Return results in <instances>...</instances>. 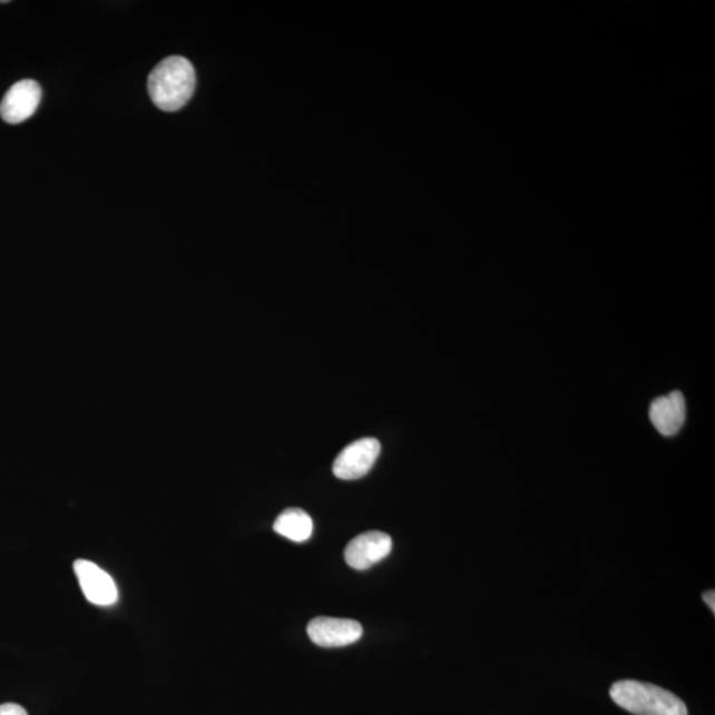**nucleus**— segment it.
I'll use <instances>...</instances> for the list:
<instances>
[{"instance_id": "nucleus-10", "label": "nucleus", "mask_w": 715, "mask_h": 715, "mask_svg": "<svg viewBox=\"0 0 715 715\" xmlns=\"http://www.w3.org/2000/svg\"><path fill=\"white\" fill-rule=\"evenodd\" d=\"M0 715H28V713L18 704H3L0 705Z\"/></svg>"}, {"instance_id": "nucleus-11", "label": "nucleus", "mask_w": 715, "mask_h": 715, "mask_svg": "<svg viewBox=\"0 0 715 715\" xmlns=\"http://www.w3.org/2000/svg\"><path fill=\"white\" fill-rule=\"evenodd\" d=\"M703 598H704L707 607H709L712 609V613H715V594H714V591L713 590L712 591H706L703 595Z\"/></svg>"}, {"instance_id": "nucleus-8", "label": "nucleus", "mask_w": 715, "mask_h": 715, "mask_svg": "<svg viewBox=\"0 0 715 715\" xmlns=\"http://www.w3.org/2000/svg\"><path fill=\"white\" fill-rule=\"evenodd\" d=\"M649 418L655 429L664 437H673L685 423L686 404L682 392L673 391L669 395L655 399L650 404Z\"/></svg>"}, {"instance_id": "nucleus-7", "label": "nucleus", "mask_w": 715, "mask_h": 715, "mask_svg": "<svg viewBox=\"0 0 715 715\" xmlns=\"http://www.w3.org/2000/svg\"><path fill=\"white\" fill-rule=\"evenodd\" d=\"M41 101V88L35 80H22L13 84L0 104V116L9 124L25 123L38 110Z\"/></svg>"}, {"instance_id": "nucleus-6", "label": "nucleus", "mask_w": 715, "mask_h": 715, "mask_svg": "<svg viewBox=\"0 0 715 715\" xmlns=\"http://www.w3.org/2000/svg\"><path fill=\"white\" fill-rule=\"evenodd\" d=\"M392 539L382 531H368L358 536L345 550L346 564L355 570H368L389 556Z\"/></svg>"}, {"instance_id": "nucleus-2", "label": "nucleus", "mask_w": 715, "mask_h": 715, "mask_svg": "<svg viewBox=\"0 0 715 715\" xmlns=\"http://www.w3.org/2000/svg\"><path fill=\"white\" fill-rule=\"evenodd\" d=\"M616 705L635 715H688V707L660 686L623 679L609 689Z\"/></svg>"}, {"instance_id": "nucleus-3", "label": "nucleus", "mask_w": 715, "mask_h": 715, "mask_svg": "<svg viewBox=\"0 0 715 715\" xmlns=\"http://www.w3.org/2000/svg\"><path fill=\"white\" fill-rule=\"evenodd\" d=\"M381 454V443L374 438L354 441L343 450L333 464V473L341 480H356L366 476Z\"/></svg>"}, {"instance_id": "nucleus-4", "label": "nucleus", "mask_w": 715, "mask_h": 715, "mask_svg": "<svg viewBox=\"0 0 715 715\" xmlns=\"http://www.w3.org/2000/svg\"><path fill=\"white\" fill-rule=\"evenodd\" d=\"M307 635L319 647L339 648L360 640L363 628L360 623L352 619L320 616L307 624Z\"/></svg>"}, {"instance_id": "nucleus-5", "label": "nucleus", "mask_w": 715, "mask_h": 715, "mask_svg": "<svg viewBox=\"0 0 715 715\" xmlns=\"http://www.w3.org/2000/svg\"><path fill=\"white\" fill-rule=\"evenodd\" d=\"M74 570L79 585L88 601L96 606H111L118 599L115 580L94 562L77 559Z\"/></svg>"}, {"instance_id": "nucleus-1", "label": "nucleus", "mask_w": 715, "mask_h": 715, "mask_svg": "<svg viewBox=\"0 0 715 715\" xmlns=\"http://www.w3.org/2000/svg\"><path fill=\"white\" fill-rule=\"evenodd\" d=\"M196 75L190 61L170 56L153 69L147 89L151 101L165 111H177L190 101L195 92Z\"/></svg>"}, {"instance_id": "nucleus-9", "label": "nucleus", "mask_w": 715, "mask_h": 715, "mask_svg": "<svg viewBox=\"0 0 715 715\" xmlns=\"http://www.w3.org/2000/svg\"><path fill=\"white\" fill-rule=\"evenodd\" d=\"M273 529L293 542H305L313 535V521L305 510L291 508L277 517Z\"/></svg>"}]
</instances>
